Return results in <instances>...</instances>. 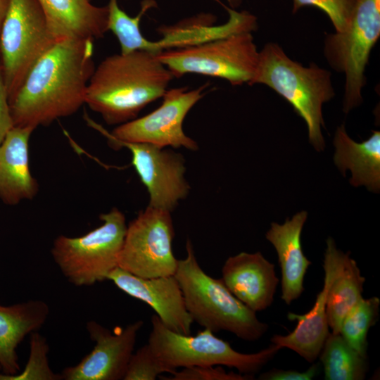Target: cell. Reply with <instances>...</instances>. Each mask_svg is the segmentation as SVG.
I'll return each instance as SVG.
<instances>
[{
  "label": "cell",
  "mask_w": 380,
  "mask_h": 380,
  "mask_svg": "<svg viewBox=\"0 0 380 380\" xmlns=\"http://www.w3.org/2000/svg\"><path fill=\"white\" fill-rule=\"evenodd\" d=\"M94 40L65 38L36 63L9 102L13 127L34 130L75 113L95 70Z\"/></svg>",
  "instance_id": "6da1fadb"
},
{
  "label": "cell",
  "mask_w": 380,
  "mask_h": 380,
  "mask_svg": "<svg viewBox=\"0 0 380 380\" xmlns=\"http://www.w3.org/2000/svg\"><path fill=\"white\" fill-rule=\"evenodd\" d=\"M174 78L156 53L134 51L103 59L87 85L85 104L110 125L130 121L163 97Z\"/></svg>",
  "instance_id": "7a4b0ae2"
},
{
  "label": "cell",
  "mask_w": 380,
  "mask_h": 380,
  "mask_svg": "<svg viewBox=\"0 0 380 380\" xmlns=\"http://www.w3.org/2000/svg\"><path fill=\"white\" fill-rule=\"evenodd\" d=\"M262 84L287 101L305 122L308 139L317 151L325 147L322 106L335 95L331 72L316 63L304 66L289 58L275 42L259 51L255 74L249 85Z\"/></svg>",
  "instance_id": "3957f363"
},
{
  "label": "cell",
  "mask_w": 380,
  "mask_h": 380,
  "mask_svg": "<svg viewBox=\"0 0 380 380\" xmlns=\"http://www.w3.org/2000/svg\"><path fill=\"white\" fill-rule=\"evenodd\" d=\"M186 251V258L178 260L175 276L193 321L213 333L227 331L248 341L260 338L268 325L236 298L222 279L213 278L203 271L189 239Z\"/></svg>",
  "instance_id": "277c9868"
},
{
  "label": "cell",
  "mask_w": 380,
  "mask_h": 380,
  "mask_svg": "<svg viewBox=\"0 0 380 380\" xmlns=\"http://www.w3.org/2000/svg\"><path fill=\"white\" fill-rule=\"evenodd\" d=\"M151 325L148 344L160 362L174 371L177 367L223 365L253 376L281 349L272 343L258 353H241L206 328L196 336L184 335L168 329L156 315L151 317Z\"/></svg>",
  "instance_id": "5b68a950"
},
{
  "label": "cell",
  "mask_w": 380,
  "mask_h": 380,
  "mask_svg": "<svg viewBox=\"0 0 380 380\" xmlns=\"http://www.w3.org/2000/svg\"><path fill=\"white\" fill-rule=\"evenodd\" d=\"M102 224L77 237L58 236L51 250L53 259L69 282L87 286L107 280L117 267L127 224L117 208L100 215Z\"/></svg>",
  "instance_id": "8992f818"
},
{
  "label": "cell",
  "mask_w": 380,
  "mask_h": 380,
  "mask_svg": "<svg viewBox=\"0 0 380 380\" xmlns=\"http://www.w3.org/2000/svg\"><path fill=\"white\" fill-rule=\"evenodd\" d=\"M58 40L37 0H10L0 31L1 66L9 102Z\"/></svg>",
  "instance_id": "52a82bcc"
},
{
  "label": "cell",
  "mask_w": 380,
  "mask_h": 380,
  "mask_svg": "<svg viewBox=\"0 0 380 380\" xmlns=\"http://www.w3.org/2000/svg\"><path fill=\"white\" fill-rule=\"evenodd\" d=\"M380 36V0H357L346 27L326 36L324 55L329 65L345 75L343 111L362 102L365 72Z\"/></svg>",
  "instance_id": "ba28073f"
},
{
  "label": "cell",
  "mask_w": 380,
  "mask_h": 380,
  "mask_svg": "<svg viewBox=\"0 0 380 380\" xmlns=\"http://www.w3.org/2000/svg\"><path fill=\"white\" fill-rule=\"evenodd\" d=\"M174 77L196 73L224 79L234 86L250 84L259 51L252 32L225 37L156 53Z\"/></svg>",
  "instance_id": "9c48e42d"
},
{
  "label": "cell",
  "mask_w": 380,
  "mask_h": 380,
  "mask_svg": "<svg viewBox=\"0 0 380 380\" xmlns=\"http://www.w3.org/2000/svg\"><path fill=\"white\" fill-rule=\"evenodd\" d=\"M208 84L189 90L186 87L167 89L161 105L151 113L119 125L111 133L84 115L87 125L103 134L109 144L115 141L144 143L160 148L198 149L197 143L186 135L182 125L193 106L205 95Z\"/></svg>",
  "instance_id": "30bf717a"
},
{
  "label": "cell",
  "mask_w": 380,
  "mask_h": 380,
  "mask_svg": "<svg viewBox=\"0 0 380 380\" xmlns=\"http://www.w3.org/2000/svg\"><path fill=\"white\" fill-rule=\"evenodd\" d=\"M174 236L170 212L148 205L127 226L118 267L142 278L175 275Z\"/></svg>",
  "instance_id": "8fae6325"
},
{
  "label": "cell",
  "mask_w": 380,
  "mask_h": 380,
  "mask_svg": "<svg viewBox=\"0 0 380 380\" xmlns=\"http://www.w3.org/2000/svg\"><path fill=\"white\" fill-rule=\"evenodd\" d=\"M114 148H127L132 163L149 194L148 206L172 212L189 191L182 155L148 144L115 141Z\"/></svg>",
  "instance_id": "7c38bea8"
},
{
  "label": "cell",
  "mask_w": 380,
  "mask_h": 380,
  "mask_svg": "<svg viewBox=\"0 0 380 380\" xmlns=\"http://www.w3.org/2000/svg\"><path fill=\"white\" fill-rule=\"evenodd\" d=\"M143 324L137 320L113 334L96 321L87 322V331L96 343L94 349L76 365L65 367L62 379H123Z\"/></svg>",
  "instance_id": "4fadbf2b"
},
{
  "label": "cell",
  "mask_w": 380,
  "mask_h": 380,
  "mask_svg": "<svg viewBox=\"0 0 380 380\" xmlns=\"http://www.w3.org/2000/svg\"><path fill=\"white\" fill-rule=\"evenodd\" d=\"M326 244L323 263L324 285L313 307L303 315L289 312L288 319L297 321L295 329L286 336L274 335L271 338L272 343L281 348H287L295 351L308 362H312L319 356L329 334L327 315L328 291L350 254L338 249L331 237L327 239Z\"/></svg>",
  "instance_id": "5bb4252c"
},
{
  "label": "cell",
  "mask_w": 380,
  "mask_h": 380,
  "mask_svg": "<svg viewBox=\"0 0 380 380\" xmlns=\"http://www.w3.org/2000/svg\"><path fill=\"white\" fill-rule=\"evenodd\" d=\"M107 280L129 296L148 305L170 330L184 335L191 334L194 321L186 310L175 275L142 278L117 267Z\"/></svg>",
  "instance_id": "9a60e30c"
},
{
  "label": "cell",
  "mask_w": 380,
  "mask_h": 380,
  "mask_svg": "<svg viewBox=\"0 0 380 380\" xmlns=\"http://www.w3.org/2000/svg\"><path fill=\"white\" fill-rule=\"evenodd\" d=\"M221 279L236 298L255 312L271 305L279 283L274 265L260 252H241L228 258Z\"/></svg>",
  "instance_id": "2e32d148"
},
{
  "label": "cell",
  "mask_w": 380,
  "mask_h": 380,
  "mask_svg": "<svg viewBox=\"0 0 380 380\" xmlns=\"http://www.w3.org/2000/svg\"><path fill=\"white\" fill-rule=\"evenodd\" d=\"M229 18L226 23L215 25L216 18L210 13H201L182 20L172 25L158 29L161 38L149 41L148 51H161L194 46L240 32H252L258 29L257 18L248 11H237L227 8Z\"/></svg>",
  "instance_id": "e0dca14e"
},
{
  "label": "cell",
  "mask_w": 380,
  "mask_h": 380,
  "mask_svg": "<svg viewBox=\"0 0 380 380\" xmlns=\"http://www.w3.org/2000/svg\"><path fill=\"white\" fill-rule=\"evenodd\" d=\"M34 129L13 127L0 144V200L16 205L32 199L39 185L29 165V141Z\"/></svg>",
  "instance_id": "ac0fdd59"
},
{
  "label": "cell",
  "mask_w": 380,
  "mask_h": 380,
  "mask_svg": "<svg viewBox=\"0 0 380 380\" xmlns=\"http://www.w3.org/2000/svg\"><path fill=\"white\" fill-rule=\"evenodd\" d=\"M308 218L305 210L287 218L284 224L272 222L266 239L273 245L281 273V299L290 305L304 291L303 281L311 262L301 247V232Z\"/></svg>",
  "instance_id": "d6986e66"
},
{
  "label": "cell",
  "mask_w": 380,
  "mask_h": 380,
  "mask_svg": "<svg viewBox=\"0 0 380 380\" xmlns=\"http://www.w3.org/2000/svg\"><path fill=\"white\" fill-rule=\"evenodd\" d=\"M49 27L58 39L103 37L108 30L107 6H97L91 0H37Z\"/></svg>",
  "instance_id": "ffe728a7"
},
{
  "label": "cell",
  "mask_w": 380,
  "mask_h": 380,
  "mask_svg": "<svg viewBox=\"0 0 380 380\" xmlns=\"http://www.w3.org/2000/svg\"><path fill=\"white\" fill-rule=\"evenodd\" d=\"M335 147L334 162L345 176L349 170L350 184L355 187L365 186L367 190L379 193L380 190V132L361 143L353 140L343 124L336 130L333 141Z\"/></svg>",
  "instance_id": "44dd1931"
},
{
  "label": "cell",
  "mask_w": 380,
  "mask_h": 380,
  "mask_svg": "<svg viewBox=\"0 0 380 380\" xmlns=\"http://www.w3.org/2000/svg\"><path fill=\"white\" fill-rule=\"evenodd\" d=\"M49 314L46 303L30 300L9 306L0 304V370L8 375L20 370L16 349L29 334L40 329Z\"/></svg>",
  "instance_id": "7402d4cb"
},
{
  "label": "cell",
  "mask_w": 380,
  "mask_h": 380,
  "mask_svg": "<svg viewBox=\"0 0 380 380\" xmlns=\"http://www.w3.org/2000/svg\"><path fill=\"white\" fill-rule=\"evenodd\" d=\"M365 278L356 262L347 256L343 270L332 282L327 295V315L332 333H340L344 317L362 298Z\"/></svg>",
  "instance_id": "603a6c76"
},
{
  "label": "cell",
  "mask_w": 380,
  "mask_h": 380,
  "mask_svg": "<svg viewBox=\"0 0 380 380\" xmlns=\"http://www.w3.org/2000/svg\"><path fill=\"white\" fill-rule=\"evenodd\" d=\"M326 380H362L367 357L354 350L340 334L329 333L319 353Z\"/></svg>",
  "instance_id": "cb8c5ba5"
},
{
  "label": "cell",
  "mask_w": 380,
  "mask_h": 380,
  "mask_svg": "<svg viewBox=\"0 0 380 380\" xmlns=\"http://www.w3.org/2000/svg\"><path fill=\"white\" fill-rule=\"evenodd\" d=\"M154 0H143L140 11L135 17H131L120 8L118 0H109L108 30L117 37L120 53H127L134 51H147L148 41L140 29L142 16L151 8H156Z\"/></svg>",
  "instance_id": "d4e9b609"
},
{
  "label": "cell",
  "mask_w": 380,
  "mask_h": 380,
  "mask_svg": "<svg viewBox=\"0 0 380 380\" xmlns=\"http://www.w3.org/2000/svg\"><path fill=\"white\" fill-rule=\"evenodd\" d=\"M380 300L363 297L344 317L340 334L359 354L367 357V334L377 321Z\"/></svg>",
  "instance_id": "484cf974"
},
{
  "label": "cell",
  "mask_w": 380,
  "mask_h": 380,
  "mask_svg": "<svg viewBox=\"0 0 380 380\" xmlns=\"http://www.w3.org/2000/svg\"><path fill=\"white\" fill-rule=\"evenodd\" d=\"M30 336V353L24 370L13 375L1 372L0 380H61V375L55 374L50 368L47 354L46 340L37 331Z\"/></svg>",
  "instance_id": "4316f807"
},
{
  "label": "cell",
  "mask_w": 380,
  "mask_h": 380,
  "mask_svg": "<svg viewBox=\"0 0 380 380\" xmlns=\"http://www.w3.org/2000/svg\"><path fill=\"white\" fill-rule=\"evenodd\" d=\"M164 372L176 371L162 363L147 343L132 355L123 380H155Z\"/></svg>",
  "instance_id": "83f0119b"
},
{
  "label": "cell",
  "mask_w": 380,
  "mask_h": 380,
  "mask_svg": "<svg viewBox=\"0 0 380 380\" xmlns=\"http://www.w3.org/2000/svg\"><path fill=\"white\" fill-rule=\"evenodd\" d=\"M357 0H293L292 12L302 7L313 6L323 11L330 19L336 32L343 31L348 25Z\"/></svg>",
  "instance_id": "f1b7e54d"
},
{
  "label": "cell",
  "mask_w": 380,
  "mask_h": 380,
  "mask_svg": "<svg viewBox=\"0 0 380 380\" xmlns=\"http://www.w3.org/2000/svg\"><path fill=\"white\" fill-rule=\"evenodd\" d=\"M253 375L227 372L222 367L202 366L184 367L182 371L170 377L160 378L166 380H247L252 379Z\"/></svg>",
  "instance_id": "f546056e"
},
{
  "label": "cell",
  "mask_w": 380,
  "mask_h": 380,
  "mask_svg": "<svg viewBox=\"0 0 380 380\" xmlns=\"http://www.w3.org/2000/svg\"><path fill=\"white\" fill-rule=\"evenodd\" d=\"M318 372V364L312 365L306 371L284 370L272 369L261 374L259 379L262 380H311Z\"/></svg>",
  "instance_id": "4dcf8cb0"
},
{
  "label": "cell",
  "mask_w": 380,
  "mask_h": 380,
  "mask_svg": "<svg viewBox=\"0 0 380 380\" xmlns=\"http://www.w3.org/2000/svg\"><path fill=\"white\" fill-rule=\"evenodd\" d=\"M13 127L8 92L0 65V144L8 132Z\"/></svg>",
  "instance_id": "1f68e13d"
},
{
  "label": "cell",
  "mask_w": 380,
  "mask_h": 380,
  "mask_svg": "<svg viewBox=\"0 0 380 380\" xmlns=\"http://www.w3.org/2000/svg\"><path fill=\"white\" fill-rule=\"evenodd\" d=\"M10 0H0V31L7 12Z\"/></svg>",
  "instance_id": "d6a6232c"
},
{
  "label": "cell",
  "mask_w": 380,
  "mask_h": 380,
  "mask_svg": "<svg viewBox=\"0 0 380 380\" xmlns=\"http://www.w3.org/2000/svg\"><path fill=\"white\" fill-rule=\"evenodd\" d=\"M229 3L231 8H235L239 6L241 4L242 0H227Z\"/></svg>",
  "instance_id": "836d02e7"
}]
</instances>
